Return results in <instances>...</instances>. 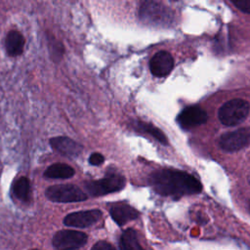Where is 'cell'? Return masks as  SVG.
<instances>
[{"label":"cell","mask_w":250,"mask_h":250,"mask_svg":"<svg viewBox=\"0 0 250 250\" xmlns=\"http://www.w3.org/2000/svg\"><path fill=\"white\" fill-rule=\"evenodd\" d=\"M154 190L164 196L180 197L201 191L200 182L192 175L174 169H160L150 176Z\"/></svg>","instance_id":"obj_1"},{"label":"cell","mask_w":250,"mask_h":250,"mask_svg":"<svg viewBox=\"0 0 250 250\" xmlns=\"http://www.w3.org/2000/svg\"><path fill=\"white\" fill-rule=\"evenodd\" d=\"M139 17L144 22L153 25H168L173 21L172 11L157 0H143Z\"/></svg>","instance_id":"obj_2"},{"label":"cell","mask_w":250,"mask_h":250,"mask_svg":"<svg viewBox=\"0 0 250 250\" xmlns=\"http://www.w3.org/2000/svg\"><path fill=\"white\" fill-rule=\"evenodd\" d=\"M250 104L242 99H233L224 104L218 112L221 123L226 126H235L242 123L248 116Z\"/></svg>","instance_id":"obj_3"},{"label":"cell","mask_w":250,"mask_h":250,"mask_svg":"<svg viewBox=\"0 0 250 250\" xmlns=\"http://www.w3.org/2000/svg\"><path fill=\"white\" fill-rule=\"evenodd\" d=\"M46 197L57 203L79 202L87 199V194L72 184H59L47 188L45 190Z\"/></svg>","instance_id":"obj_4"},{"label":"cell","mask_w":250,"mask_h":250,"mask_svg":"<svg viewBox=\"0 0 250 250\" xmlns=\"http://www.w3.org/2000/svg\"><path fill=\"white\" fill-rule=\"evenodd\" d=\"M125 186V179L120 175H107L98 181H89L85 183V188L92 196L105 195L111 192L121 190Z\"/></svg>","instance_id":"obj_5"},{"label":"cell","mask_w":250,"mask_h":250,"mask_svg":"<svg viewBox=\"0 0 250 250\" xmlns=\"http://www.w3.org/2000/svg\"><path fill=\"white\" fill-rule=\"evenodd\" d=\"M88 241V235L82 231L73 229H62L57 231L52 239L56 249H78L83 247Z\"/></svg>","instance_id":"obj_6"},{"label":"cell","mask_w":250,"mask_h":250,"mask_svg":"<svg viewBox=\"0 0 250 250\" xmlns=\"http://www.w3.org/2000/svg\"><path fill=\"white\" fill-rule=\"evenodd\" d=\"M250 144V129L240 128L232 132H228L221 136L219 141L220 147L229 152L237 151Z\"/></svg>","instance_id":"obj_7"},{"label":"cell","mask_w":250,"mask_h":250,"mask_svg":"<svg viewBox=\"0 0 250 250\" xmlns=\"http://www.w3.org/2000/svg\"><path fill=\"white\" fill-rule=\"evenodd\" d=\"M102 216L103 214L99 209L72 212L64 217L63 224L67 227L79 229L88 228L98 223Z\"/></svg>","instance_id":"obj_8"},{"label":"cell","mask_w":250,"mask_h":250,"mask_svg":"<svg viewBox=\"0 0 250 250\" xmlns=\"http://www.w3.org/2000/svg\"><path fill=\"white\" fill-rule=\"evenodd\" d=\"M207 113L197 105L188 106L181 111L177 117V122L184 129H190L201 125L207 121Z\"/></svg>","instance_id":"obj_9"},{"label":"cell","mask_w":250,"mask_h":250,"mask_svg":"<svg viewBox=\"0 0 250 250\" xmlns=\"http://www.w3.org/2000/svg\"><path fill=\"white\" fill-rule=\"evenodd\" d=\"M50 145L55 151L62 154V156L69 158L77 157L83 148L79 143L64 136H59L50 139Z\"/></svg>","instance_id":"obj_10"},{"label":"cell","mask_w":250,"mask_h":250,"mask_svg":"<svg viewBox=\"0 0 250 250\" xmlns=\"http://www.w3.org/2000/svg\"><path fill=\"white\" fill-rule=\"evenodd\" d=\"M174 66V60L167 51L157 52L149 62V69L152 75L164 77L168 75Z\"/></svg>","instance_id":"obj_11"},{"label":"cell","mask_w":250,"mask_h":250,"mask_svg":"<svg viewBox=\"0 0 250 250\" xmlns=\"http://www.w3.org/2000/svg\"><path fill=\"white\" fill-rule=\"evenodd\" d=\"M109 214L113 221L119 226H123L139 216V212L135 208L125 203L112 204L109 207Z\"/></svg>","instance_id":"obj_12"},{"label":"cell","mask_w":250,"mask_h":250,"mask_svg":"<svg viewBox=\"0 0 250 250\" xmlns=\"http://www.w3.org/2000/svg\"><path fill=\"white\" fill-rule=\"evenodd\" d=\"M24 47V38L17 30H11L5 40L6 52L11 57H17L22 54Z\"/></svg>","instance_id":"obj_13"},{"label":"cell","mask_w":250,"mask_h":250,"mask_svg":"<svg viewBox=\"0 0 250 250\" xmlns=\"http://www.w3.org/2000/svg\"><path fill=\"white\" fill-rule=\"evenodd\" d=\"M74 173V169L65 163H54L45 170L44 177L49 179H69Z\"/></svg>","instance_id":"obj_14"},{"label":"cell","mask_w":250,"mask_h":250,"mask_svg":"<svg viewBox=\"0 0 250 250\" xmlns=\"http://www.w3.org/2000/svg\"><path fill=\"white\" fill-rule=\"evenodd\" d=\"M13 194L21 201L26 202L29 200L30 195V183L26 177L17 179L12 187Z\"/></svg>","instance_id":"obj_15"},{"label":"cell","mask_w":250,"mask_h":250,"mask_svg":"<svg viewBox=\"0 0 250 250\" xmlns=\"http://www.w3.org/2000/svg\"><path fill=\"white\" fill-rule=\"evenodd\" d=\"M120 247L122 249H142L141 245L139 244V241L137 239V233L134 229H128L123 231L121 237H120Z\"/></svg>","instance_id":"obj_16"},{"label":"cell","mask_w":250,"mask_h":250,"mask_svg":"<svg viewBox=\"0 0 250 250\" xmlns=\"http://www.w3.org/2000/svg\"><path fill=\"white\" fill-rule=\"evenodd\" d=\"M137 127L142 132H145V133L149 134L150 136H152L160 144L167 145V138H166V136L163 134V132L160 129H158L154 125L146 123V122H144V121H138L137 122Z\"/></svg>","instance_id":"obj_17"},{"label":"cell","mask_w":250,"mask_h":250,"mask_svg":"<svg viewBox=\"0 0 250 250\" xmlns=\"http://www.w3.org/2000/svg\"><path fill=\"white\" fill-rule=\"evenodd\" d=\"M241 12L250 14V0H229Z\"/></svg>","instance_id":"obj_18"},{"label":"cell","mask_w":250,"mask_h":250,"mask_svg":"<svg viewBox=\"0 0 250 250\" xmlns=\"http://www.w3.org/2000/svg\"><path fill=\"white\" fill-rule=\"evenodd\" d=\"M104 161V157L103 154L99 152H94L89 157V163L94 166H99Z\"/></svg>","instance_id":"obj_19"},{"label":"cell","mask_w":250,"mask_h":250,"mask_svg":"<svg viewBox=\"0 0 250 250\" xmlns=\"http://www.w3.org/2000/svg\"><path fill=\"white\" fill-rule=\"evenodd\" d=\"M92 249L93 250H112L114 249V247L105 241H99L95 245H93Z\"/></svg>","instance_id":"obj_20"},{"label":"cell","mask_w":250,"mask_h":250,"mask_svg":"<svg viewBox=\"0 0 250 250\" xmlns=\"http://www.w3.org/2000/svg\"><path fill=\"white\" fill-rule=\"evenodd\" d=\"M172 1H177V0H172Z\"/></svg>","instance_id":"obj_21"},{"label":"cell","mask_w":250,"mask_h":250,"mask_svg":"<svg viewBox=\"0 0 250 250\" xmlns=\"http://www.w3.org/2000/svg\"><path fill=\"white\" fill-rule=\"evenodd\" d=\"M249 208H250V206H249Z\"/></svg>","instance_id":"obj_22"}]
</instances>
